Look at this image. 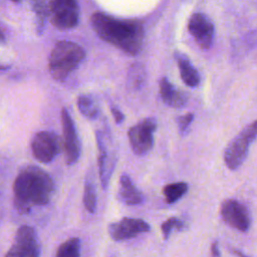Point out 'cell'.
Listing matches in <instances>:
<instances>
[{
    "label": "cell",
    "instance_id": "cell-23",
    "mask_svg": "<svg viewBox=\"0 0 257 257\" xmlns=\"http://www.w3.org/2000/svg\"><path fill=\"white\" fill-rule=\"evenodd\" d=\"M185 228V224L182 220H180L177 217H171L168 220H166L162 226H161V230L163 233V236L165 239H168L170 234L172 233L173 230H178L181 231Z\"/></svg>",
    "mask_w": 257,
    "mask_h": 257
},
{
    "label": "cell",
    "instance_id": "cell-3",
    "mask_svg": "<svg viewBox=\"0 0 257 257\" xmlns=\"http://www.w3.org/2000/svg\"><path fill=\"white\" fill-rule=\"evenodd\" d=\"M84 50L71 41H59L49 56V71L56 80L65 79L83 60Z\"/></svg>",
    "mask_w": 257,
    "mask_h": 257
},
{
    "label": "cell",
    "instance_id": "cell-5",
    "mask_svg": "<svg viewBox=\"0 0 257 257\" xmlns=\"http://www.w3.org/2000/svg\"><path fill=\"white\" fill-rule=\"evenodd\" d=\"M30 147L33 157L39 163L47 164L62 151V141L53 132L41 131L33 136Z\"/></svg>",
    "mask_w": 257,
    "mask_h": 257
},
{
    "label": "cell",
    "instance_id": "cell-18",
    "mask_svg": "<svg viewBox=\"0 0 257 257\" xmlns=\"http://www.w3.org/2000/svg\"><path fill=\"white\" fill-rule=\"evenodd\" d=\"M77 106L81 114L89 119H95L99 114V110L96 102L89 95L78 96Z\"/></svg>",
    "mask_w": 257,
    "mask_h": 257
},
{
    "label": "cell",
    "instance_id": "cell-24",
    "mask_svg": "<svg viewBox=\"0 0 257 257\" xmlns=\"http://www.w3.org/2000/svg\"><path fill=\"white\" fill-rule=\"evenodd\" d=\"M194 119V114L193 113H186L184 115H181L177 118V123L179 127V132L182 136H185L189 130V126L191 122Z\"/></svg>",
    "mask_w": 257,
    "mask_h": 257
},
{
    "label": "cell",
    "instance_id": "cell-13",
    "mask_svg": "<svg viewBox=\"0 0 257 257\" xmlns=\"http://www.w3.org/2000/svg\"><path fill=\"white\" fill-rule=\"evenodd\" d=\"M105 137L101 131L95 132V140L98 151L97 157V166L98 174L103 190L108 186L109 180L113 173L115 167V157L107 151V145L105 143Z\"/></svg>",
    "mask_w": 257,
    "mask_h": 257
},
{
    "label": "cell",
    "instance_id": "cell-8",
    "mask_svg": "<svg viewBox=\"0 0 257 257\" xmlns=\"http://www.w3.org/2000/svg\"><path fill=\"white\" fill-rule=\"evenodd\" d=\"M40 243L35 230L28 225L20 226L5 257H39Z\"/></svg>",
    "mask_w": 257,
    "mask_h": 257
},
{
    "label": "cell",
    "instance_id": "cell-30",
    "mask_svg": "<svg viewBox=\"0 0 257 257\" xmlns=\"http://www.w3.org/2000/svg\"><path fill=\"white\" fill-rule=\"evenodd\" d=\"M11 1H13V2H20L21 0H11Z\"/></svg>",
    "mask_w": 257,
    "mask_h": 257
},
{
    "label": "cell",
    "instance_id": "cell-26",
    "mask_svg": "<svg viewBox=\"0 0 257 257\" xmlns=\"http://www.w3.org/2000/svg\"><path fill=\"white\" fill-rule=\"evenodd\" d=\"M246 41H247L248 45H250V46H255V45L257 44V30L252 31L251 33H249V34L247 35Z\"/></svg>",
    "mask_w": 257,
    "mask_h": 257
},
{
    "label": "cell",
    "instance_id": "cell-14",
    "mask_svg": "<svg viewBox=\"0 0 257 257\" xmlns=\"http://www.w3.org/2000/svg\"><path fill=\"white\" fill-rule=\"evenodd\" d=\"M117 199L128 206L142 204L144 201V195L136 187L128 175L122 174L119 178V187L117 192Z\"/></svg>",
    "mask_w": 257,
    "mask_h": 257
},
{
    "label": "cell",
    "instance_id": "cell-20",
    "mask_svg": "<svg viewBox=\"0 0 257 257\" xmlns=\"http://www.w3.org/2000/svg\"><path fill=\"white\" fill-rule=\"evenodd\" d=\"M33 11L36 14V29L38 34H41L44 26L45 20L48 16V1L47 0H30Z\"/></svg>",
    "mask_w": 257,
    "mask_h": 257
},
{
    "label": "cell",
    "instance_id": "cell-15",
    "mask_svg": "<svg viewBox=\"0 0 257 257\" xmlns=\"http://www.w3.org/2000/svg\"><path fill=\"white\" fill-rule=\"evenodd\" d=\"M160 94L163 101L171 107H183L188 101L187 94L177 89L166 77L160 80Z\"/></svg>",
    "mask_w": 257,
    "mask_h": 257
},
{
    "label": "cell",
    "instance_id": "cell-2",
    "mask_svg": "<svg viewBox=\"0 0 257 257\" xmlns=\"http://www.w3.org/2000/svg\"><path fill=\"white\" fill-rule=\"evenodd\" d=\"M91 25L102 40L123 52L137 55L142 50L145 31L141 22L117 19L102 12H96L91 16Z\"/></svg>",
    "mask_w": 257,
    "mask_h": 257
},
{
    "label": "cell",
    "instance_id": "cell-4",
    "mask_svg": "<svg viewBox=\"0 0 257 257\" xmlns=\"http://www.w3.org/2000/svg\"><path fill=\"white\" fill-rule=\"evenodd\" d=\"M257 139V119L246 125L226 147L224 162L230 170H237L247 158L249 148Z\"/></svg>",
    "mask_w": 257,
    "mask_h": 257
},
{
    "label": "cell",
    "instance_id": "cell-7",
    "mask_svg": "<svg viewBox=\"0 0 257 257\" xmlns=\"http://www.w3.org/2000/svg\"><path fill=\"white\" fill-rule=\"evenodd\" d=\"M156 128L157 120L154 117H147L128 130V142L134 154L145 156L152 150Z\"/></svg>",
    "mask_w": 257,
    "mask_h": 257
},
{
    "label": "cell",
    "instance_id": "cell-27",
    "mask_svg": "<svg viewBox=\"0 0 257 257\" xmlns=\"http://www.w3.org/2000/svg\"><path fill=\"white\" fill-rule=\"evenodd\" d=\"M211 255H212V257H220V255H221L217 241L213 242L211 245Z\"/></svg>",
    "mask_w": 257,
    "mask_h": 257
},
{
    "label": "cell",
    "instance_id": "cell-16",
    "mask_svg": "<svg viewBox=\"0 0 257 257\" xmlns=\"http://www.w3.org/2000/svg\"><path fill=\"white\" fill-rule=\"evenodd\" d=\"M175 58L178 63L180 75L184 83L190 87H196L200 83V75L197 69L193 66L190 59L183 53L176 52Z\"/></svg>",
    "mask_w": 257,
    "mask_h": 257
},
{
    "label": "cell",
    "instance_id": "cell-25",
    "mask_svg": "<svg viewBox=\"0 0 257 257\" xmlns=\"http://www.w3.org/2000/svg\"><path fill=\"white\" fill-rule=\"evenodd\" d=\"M110 111H111V114L115 120L116 123H121L124 119V115L122 114V112L115 106H111L110 108Z\"/></svg>",
    "mask_w": 257,
    "mask_h": 257
},
{
    "label": "cell",
    "instance_id": "cell-12",
    "mask_svg": "<svg viewBox=\"0 0 257 257\" xmlns=\"http://www.w3.org/2000/svg\"><path fill=\"white\" fill-rule=\"evenodd\" d=\"M188 30L198 45L207 49L212 45L215 28L208 16L203 13H194L188 22Z\"/></svg>",
    "mask_w": 257,
    "mask_h": 257
},
{
    "label": "cell",
    "instance_id": "cell-22",
    "mask_svg": "<svg viewBox=\"0 0 257 257\" xmlns=\"http://www.w3.org/2000/svg\"><path fill=\"white\" fill-rule=\"evenodd\" d=\"M83 204L89 213H94L96 210V192L94 184L91 181H86L83 191Z\"/></svg>",
    "mask_w": 257,
    "mask_h": 257
},
{
    "label": "cell",
    "instance_id": "cell-29",
    "mask_svg": "<svg viewBox=\"0 0 257 257\" xmlns=\"http://www.w3.org/2000/svg\"><path fill=\"white\" fill-rule=\"evenodd\" d=\"M3 39V35H2V33H1V31H0V41Z\"/></svg>",
    "mask_w": 257,
    "mask_h": 257
},
{
    "label": "cell",
    "instance_id": "cell-9",
    "mask_svg": "<svg viewBox=\"0 0 257 257\" xmlns=\"http://www.w3.org/2000/svg\"><path fill=\"white\" fill-rule=\"evenodd\" d=\"M62 125V151L64 153V161L66 165L75 164L80 156L81 145L74 121L69 111L63 107L61 110Z\"/></svg>",
    "mask_w": 257,
    "mask_h": 257
},
{
    "label": "cell",
    "instance_id": "cell-28",
    "mask_svg": "<svg viewBox=\"0 0 257 257\" xmlns=\"http://www.w3.org/2000/svg\"><path fill=\"white\" fill-rule=\"evenodd\" d=\"M233 253H234L237 257H248V256H246L245 254H243L242 252H240L239 250H233Z\"/></svg>",
    "mask_w": 257,
    "mask_h": 257
},
{
    "label": "cell",
    "instance_id": "cell-17",
    "mask_svg": "<svg viewBox=\"0 0 257 257\" xmlns=\"http://www.w3.org/2000/svg\"><path fill=\"white\" fill-rule=\"evenodd\" d=\"M188 192V184L177 182L166 185L163 188V195L168 204H174L179 201Z\"/></svg>",
    "mask_w": 257,
    "mask_h": 257
},
{
    "label": "cell",
    "instance_id": "cell-1",
    "mask_svg": "<svg viewBox=\"0 0 257 257\" xmlns=\"http://www.w3.org/2000/svg\"><path fill=\"white\" fill-rule=\"evenodd\" d=\"M51 176L36 166L23 168L13 183V202L18 212L29 213L35 206H44L50 202L54 192Z\"/></svg>",
    "mask_w": 257,
    "mask_h": 257
},
{
    "label": "cell",
    "instance_id": "cell-19",
    "mask_svg": "<svg viewBox=\"0 0 257 257\" xmlns=\"http://www.w3.org/2000/svg\"><path fill=\"white\" fill-rule=\"evenodd\" d=\"M56 257H80V240L72 237L61 243L56 251Z\"/></svg>",
    "mask_w": 257,
    "mask_h": 257
},
{
    "label": "cell",
    "instance_id": "cell-6",
    "mask_svg": "<svg viewBox=\"0 0 257 257\" xmlns=\"http://www.w3.org/2000/svg\"><path fill=\"white\" fill-rule=\"evenodd\" d=\"M48 15L51 23L58 29L66 30L75 27L79 19L77 0H50Z\"/></svg>",
    "mask_w": 257,
    "mask_h": 257
},
{
    "label": "cell",
    "instance_id": "cell-21",
    "mask_svg": "<svg viewBox=\"0 0 257 257\" xmlns=\"http://www.w3.org/2000/svg\"><path fill=\"white\" fill-rule=\"evenodd\" d=\"M146 79L145 67L140 63L133 64L127 73V84L133 89H139L142 87Z\"/></svg>",
    "mask_w": 257,
    "mask_h": 257
},
{
    "label": "cell",
    "instance_id": "cell-10",
    "mask_svg": "<svg viewBox=\"0 0 257 257\" xmlns=\"http://www.w3.org/2000/svg\"><path fill=\"white\" fill-rule=\"evenodd\" d=\"M223 221L240 232H246L251 225V216L247 207L235 199H226L220 210Z\"/></svg>",
    "mask_w": 257,
    "mask_h": 257
},
{
    "label": "cell",
    "instance_id": "cell-11",
    "mask_svg": "<svg viewBox=\"0 0 257 257\" xmlns=\"http://www.w3.org/2000/svg\"><path fill=\"white\" fill-rule=\"evenodd\" d=\"M151 226L143 219L124 217L118 222H113L108 225V234L113 241H124L136 236L149 232Z\"/></svg>",
    "mask_w": 257,
    "mask_h": 257
}]
</instances>
